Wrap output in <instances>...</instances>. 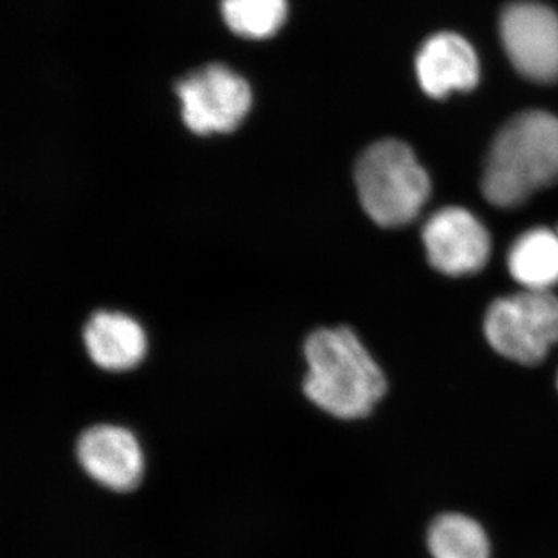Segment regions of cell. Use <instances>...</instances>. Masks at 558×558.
Listing matches in <instances>:
<instances>
[{"instance_id": "1", "label": "cell", "mask_w": 558, "mask_h": 558, "mask_svg": "<svg viewBox=\"0 0 558 558\" xmlns=\"http://www.w3.org/2000/svg\"><path fill=\"white\" fill-rule=\"evenodd\" d=\"M304 395L330 416H368L387 392V379L354 330L318 329L304 343Z\"/></svg>"}, {"instance_id": "2", "label": "cell", "mask_w": 558, "mask_h": 558, "mask_svg": "<svg viewBox=\"0 0 558 558\" xmlns=\"http://www.w3.org/2000/svg\"><path fill=\"white\" fill-rule=\"evenodd\" d=\"M558 182V117L526 110L499 130L488 150L483 194L499 208H517Z\"/></svg>"}, {"instance_id": "3", "label": "cell", "mask_w": 558, "mask_h": 558, "mask_svg": "<svg viewBox=\"0 0 558 558\" xmlns=\"http://www.w3.org/2000/svg\"><path fill=\"white\" fill-rule=\"evenodd\" d=\"M360 204L377 226L399 229L417 218L432 194L428 172L399 140H380L355 167Z\"/></svg>"}, {"instance_id": "4", "label": "cell", "mask_w": 558, "mask_h": 558, "mask_svg": "<svg viewBox=\"0 0 558 558\" xmlns=\"http://www.w3.org/2000/svg\"><path fill=\"white\" fill-rule=\"evenodd\" d=\"M484 332L502 357L538 365L558 343V299L538 290L502 296L488 307Z\"/></svg>"}, {"instance_id": "5", "label": "cell", "mask_w": 558, "mask_h": 558, "mask_svg": "<svg viewBox=\"0 0 558 558\" xmlns=\"http://www.w3.org/2000/svg\"><path fill=\"white\" fill-rule=\"evenodd\" d=\"M175 94L183 123L197 135L238 130L253 102L248 81L226 64L193 70L175 84Z\"/></svg>"}, {"instance_id": "6", "label": "cell", "mask_w": 558, "mask_h": 558, "mask_svg": "<svg viewBox=\"0 0 558 558\" xmlns=\"http://www.w3.org/2000/svg\"><path fill=\"white\" fill-rule=\"evenodd\" d=\"M499 39L513 68L538 84L558 81V13L535 0L508 3L499 13Z\"/></svg>"}, {"instance_id": "7", "label": "cell", "mask_w": 558, "mask_h": 558, "mask_svg": "<svg viewBox=\"0 0 558 558\" xmlns=\"http://www.w3.org/2000/svg\"><path fill=\"white\" fill-rule=\"evenodd\" d=\"M429 264L449 277L475 275L490 258V234L469 209H439L422 230Z\"/></svg>"}, {"instance_id": "8", "label": "cell", "mask_w": 558, "mask_h": 558, "mask_svg": "<svg viewBox=\"0 0 558 558\" xmlns=\"http://www.w3.org/2000/svg\"><path fill=\"white\" fill-rule=\"evenodd\" d=\"M76 454L92 478L110 490H132L142 480V449L126 428L95 425L81 435Z\"/></svg>"}, {"instance_id": "9", "label": "cell", "mask_w": 558, "mask_h": 558, "mask_svg": "<svg viewBox=\"0 0 558 558\" xmlns=\"http://www.w3.org/2000/svg\"><path fill=\"white\" fill-rule=\"evenodd\" d=\"M414 62L418 84L428 97L446 98L453 92H469L478 86V54L472 44L457 33L429 36Z\"/></svg>"}, {"instance_id": "10", "label": "cell", "mask_w": 558, "mask_h": 558, "mask_svg": "<svg viewBox=\"0 0 558 558\" xmlns=\"http://www.w3.org/2000/svg\"><path fill=\"white\" fill-rule=\"evenodd\" d=\"M83 339L92 362L102 369L134 368L146 354L145 330L121 312H95L84 326Z\"/></svg>"}, {"instance_id": "11", "label": "cell", "mask_w": 558, "mask_h": 558, "mask_svg": "<svg viewBox=\"0 0 558 558\" xmlns=\"http://www.w3.org/2000/svg\"><path fill=\"white\" fill-rule=\"evenodd\" d=\"M510 275L526 290L549 292L558 284V233L529 230L513 242L508 256Z\"/></svg>"}, {"instance_id": "12", "label": "cell", "mask_w": 558, "mask_h": 558, "mask_svg": "<svg viewBox=\"0 0 558 558\" xmlns=\"http://www.w3.org/2000/svg\"><path fill=\"white\" fill-rule=\"evenodd\" d=\"M433 558H490V542L478 521L464 513H444L428 529Z\"/></svg>"}, {"instance_id": "13", "label": "cell", "mask_w": 558, "mask_h": 558, "mask_svg": "<svg viewBox=\"0 0 558 558\" xmlns=\"http://www.w3.org/2000/svg\"><path fill=\"white\" fill-rule=\"evenodd\" d=\"M220 14L234 35L244 39L274 38L288 21V0H220Z\"/></svg>"}, {"instance_id": "14", "label": "cell", "mask_w": 558, "mask_h": 558, "mask_svg": "<svg viewBox=\"0 0 558 558\" xmlns=\"http://www.w3.org/2000/svg\"><path fill=\"white\" fill-rule=\"evenodd\" d=\"M557 385H558V379H557Z\"/></svg>"}]
</instances>
